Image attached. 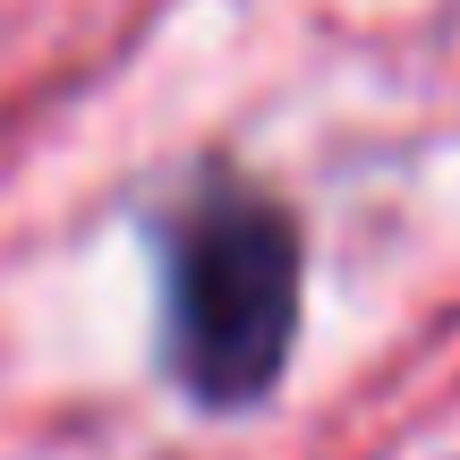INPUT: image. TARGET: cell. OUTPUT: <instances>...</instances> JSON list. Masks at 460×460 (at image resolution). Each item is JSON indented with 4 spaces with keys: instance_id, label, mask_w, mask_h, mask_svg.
<instances>
[{
    "instance_id": "cell-1",
    "label": "cell",
    "mask_w": 460,
    "mask_h": 460,
    "mask_svg": "<svg viewBox=\"0 0 460 460\" xmlns=\"http://www.w3.org/2000/svg\"><path fill=\"white\" fill-rule=\"evenodd\" d=\"M154 273V367L197 418H256L281 401L307 341V222L230 154L188 163L137 205Z\"/></svg>"
}]
</instances>
